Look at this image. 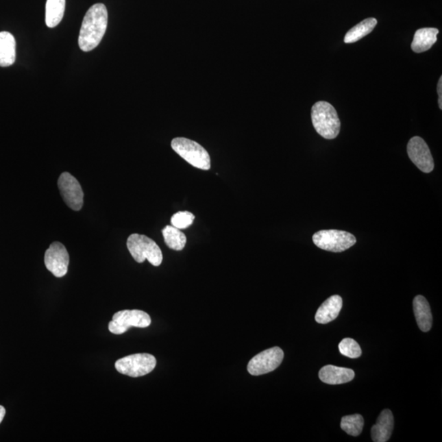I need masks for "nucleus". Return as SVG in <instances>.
Wrapping results in <instances>:
<instances>
[{
  "label": "nucleus",
  "mask_w": 442,
  "mask_h": 442,
  "mask_svg": "<svg viewBox=\"0 0 442 442\" xmlns=\"http://www.w3.org/2000/svg\"><path fill=\"white\" fill-rule=\"evenodd\" d=\"M195 217L189 212H179L173 214L171 217V225L179 230L187 229L191 226Z\"/></svg>",
  "instance_id": "obj_23"
},
{
  "label": "nucleus",
  "mask_w": 442,
  "mask_h": 442,
  "mask_svg": "<svg viewBox=\"0 0 442 442\" xmlns=\"http://www.w3.org/2000/svg\"><path fill=\"white\" fill-rule=\"evenodd\" d=\"M437 93H439V108L441 110L442 109V77H440L439 85H437Z\"/></svg>",
  "instance_id": "obj_24"
},
{
  "label": "nucleus",
  "mask_w": 442,
  "mask_h": 442,
  "mask_svg": "<svg viewBox=\"0 0 442 442\" xmlns=\"http://www.w3.org/2000/svg\"><path fill=\"white\" fill-rule=\"evenodd\" d=\"M164 240L171 249L175 251L183 250L186 245V236L181 230L175 228L173 225H167L162 230Z\"/></svg>",
  "instance_id": "obj_20"
},
{
  "label": "nucleus",
  "mask_w": 442,
  "mask_h": 442,
  "mask_svg": "<svg viewBox=\"0 0 442 442\" xmlns=\"http://www.w3.org/2000/svg\"><path fill=\"white\" fill-rule=\"evenodd\" d=\"M5 414H6L5 408H4L2 406H0V423H2V421L4 418V416H5Z\"/></svg>",
  "instance_id": "obj_25"
},
{
  "label": "nucleus",
  "mask_w": 442,
  "mask_h": 442,
  "mask_svg": "<svg viewBox=\"0 0 442 442\" xmlns=\"http://www.w3.org/2000/svg\"><path fill=\"white\" fill-rule=\"evenodd\" d=\"M171 147L177 154L193 167L204 171L210 170V155L208 151L197 142L186 138H175L171 142Z\"/></svg>",
  "instance_id": "obj_4"
},
{
  "label": "nucleus",
  "mask_w": 442,
  "mask_h": 442,
  "mask_svg": "<svg viewBox=\"0 0 442 442\" xmlns=\"http://www.w3.org/2000/svg\"><path fill=\"white\" fill-rule=\"evenodd\" d=\"M311 120L319 136L334 140L339 136L341 121L336 109L328 102L319 101L311 109Z\"/></svg>",
  "instance_id": "obj_2"
},
{
  "label": "nucleus",
  "mask_w": 442,
  "mask_h": 442,
  "mask_svg": "<svg viewBox=\"0 0 442 442\" xmlns=\"http://www.w3.org/2000/svg\"><path fill=\"white\" fill-rule=\"evenodd\" d=\"M364 418L360 415L344 416L341 422V428L347 434L357 437L360 434L364 428Z\"/></svg>",
  "instance_id": "obj_21"
},
{
  "label": "nucleus",
  "mask_w": 442,
  "mask_h": 442,
  "mask_svg": "<svg viewBox=\"0 0 442 442\" xmlns=\"http://www.w3.org/2000/svg\"><path fill=\"white\" fill-rule=\"evenodd\" d=\"M127 248L134 260L138 263L145 260L154 267H159L163 260L161 248L153 239L145 235L133 234L127 239Z\"/></svg>",
  "instance_id": "obj_3"
},
{
  "label": "nucleus",
  "mask_w": 442,
  "mask_h": 442,
  "mask_svg": "<svg viewBox=\"0 0 442 442\" xmlns=\"http://www.w3.org/2000/svg\"><path fill=\"white\" fill-rule=\"evenodd\" d=\"M407 153L411 162L424 173L434 169V162L426 142L419 136L413 137L407 145Z\"/></svg>",
  "instance_id": "obj_11"
},
{
  "label": "nucleus",
  "mask_w": 442,
  "mask_h": 442,
  "mask_svg": "<svg viewBox=\"0 0 442 442\" xmlns=\"http://www.w3.org/2000/svg\"><path fill=\"white\" fill-rule=\"evenodd\" d=\"M108 10L103 3H96L86 12L79 36V46L84 52L91 51L100 44L107 31Z\"/></svg>",
  "instance_id": "obj_1"
},
{
  "label": "nucleus",
  "mask_w": 442,
  "mask_h": 442,
  "mask_svg": "<svg viewBox=\"0 0 442 442\" xmlns=\"http://www.w3.org/2000/svg\"><path fill=\"white\" fill-rule=\"evenodd\" d=\"M313 242L321 249L332 252H343L355 245L356 238L346 231L321 230L313 235Z\"/></svg>",
  "instance_id": "obj_5"
},
{
  "label": "nucleus",
  "mask_w": 442,
  "mask_h": 442,
  "mask_svg": "<svg viewBox=\"0 0 442 442\" xmlns=\"http://www.w3.org/2000/svg\"><path fill=\"white\" fill-rule=\"evenodd\" d=\"M16 60V40L11 33L0 32V66L7 67Z\"/></svg>",
  "instance_id": "obj_17"
},
{
  "label": "nucleus",
  "mask_w": 442,
  "mask_h": 442,
  "mask_svg": "<svg viewBox=\"0 0 442 442\" xmlns=\"http://www.w3.org/2000/svg\"><path fill=\"white\" fill-rule=\"evenodd\" d=\"M61 196L67 206L78 212L84 205V192L78 180L69 172H64L58 181Z\"/></svg>",
  "instance_id": "obj_9"
},
{
  "label": "nucleus",
  "mask_w": 442,
  "mask_h": 442,
  "mask_svg": "<svg viewBox=\"0 0 442 442\" xmlns=\"http://www.w3.org/2000/svg\"><path fill=\"white\" fill-rule=\"evenodd\" d=\"M157 365V360L150 354H134L121 358L116 362L115 367L118 372L124 376L138 378L151 373Z\"/></svg>",
  "instance_id": "obj_6"
},
{
  "label": "nucleus",
  "mask_w": 442,
  "mask_h": 442,
  "mask_svg": "<svg viewBox=\"0 0 442 442\" xmlns=\"http://www.w3.org/2000/svg\"><path fill=\"white\" fill-rule=\"evenodd\" d=\"M70 256L62 243L54 242L45 255V264L48 271L57 278L64 277L69 271Z\"/></svg>",
  "instance_id": "obj_10"
},
{
  "label": "nucleus",
  "mask_w": 442,
  "mask_h": 442,
  "mask_svg": "<svg viewBox=\"0 0 442 442\" xmlns=\"http://www.w3.org/2000/svg\"><path fill=\"white\" fill-rule=\"evenodd\" d=\"M149 314L140 310H125L118 311L113 315L112 321L109 323V331L114 334H123L130 328H147L151 324Z\"/></svg>",
  "instance_id": "obj_7"
},
{
  "label": "nucleus",
  "mask_w": 442,
  "mask_h": 442,
  "mask_svg": "<svg viewBox=\"0 0 442 442\" xmlns=\"http://www.w3.org/2000/svg\"><path fill=\"white\" fill-rule=\"evenodd\" d=\"M319 377L327 384L339 385L353 380L355 378V372L351 369L326 365L319 370Z\"/></svg>",
  "instance_id": "obj_12"
},
{
  "label": "nucleus",
  "mask_w": 442,
  "mask_h": 442,
  "mask_svg": "<svg viewBox=\"0 0 442 442\" xmlns=\"http://www.w3.org/2000/svg\"><path fill=\"white\" fill-rule=\"evenodd\" d=\"M284 353L280 347L267 349L256 355L247 365V371L251 376H259L271 373L281 365Z\"/></svg>",
  "instance_id": "obj_8"
},
{
  "label": "nucleus",
  "mask_w": 442,
  "mask_h": 442,
  "mask_svg": "<svg viewBox=\"0 0 442 442\" xmlns=\"http://www.w3.org/2000/svg\"><path fill=\"white\" fill-rule=\"evenodd\" d=\"M394 428V418L390 410H382L377 422L371 429V437L374 442L389 441Z\"/></svg>",
  "instance_id": "obj_13"
},
{
  "label": "nucleus",
  "mask_w": 442,
  "mask_h": 442,
  "mask_svg": "<svg viewBox=\"0 0 442 442\" xmlns=\"http://www.w3.org/2000/svg\"><path fill=\"white\" fill-rule=\"evenodd\" d=\"M66 0H47L45 7V23L49 28L58 26L64 16Z\"/></svg>",
  "instance_id": "obj_18"
},
{
  "label": "nucleus",
  "mask_w": 442,
  "mask_h": 442,
  "mask_svg": "<svg viewBox=\"0 0 442 442\" xmlns=\"http://www.w3.org/2000/svg\"><path fill=\"white\" fill-rule=\"evenodd\" d=\"M378 22L376 19L370 18L362 21L361 23L357 24L346 34L344 38V42L346 44L355 43L358 40L362 39L365 36L369 35L376 28Z\"/></svg>",
  "instance_id": "obj_19"
},
{
  "label": "nucleus",
  "mask_w": 442,
  "mask_h": 442,
  "mask_svg": "<svg viewBox=\"0 0 442 442\" xmlns=\"http://www.w3.org/2000/svg\"><path fill=\"white\" fill-rule=\"evenodd\" d=\"M343 307V298L339 295L328 298L323 304L319 306L317 315H315V321L319 323L326 324L330 323L339 317L341 310Z\"/></svg>",
  "instance_id": "obj_14"
},
{
  "label": "nucleus",
  "mask_w": 442,
  "mask_h": 442,
  "mask_svg": "<svg viewBox=\"0 0 442 442\" xmlns=\"http://www.w3.org/2000/svg\"><path fill=\"white\" fill-rule=\"evenodd\" d=\"M417 323L421 330L428 332L432 326V315L430 306L426 298L421 295L416 296L413 302Z\"/></svg>",
  "instance_id": "obj_15"
},
{
  "label": "nucleus",
  "mask_w": 442,
  "mask_h": 442,
  "mask_svg": "<svg viewBox=\"0 0 442 442\" xmlns=\"http://www.w3.org/2000/svg\"><path fill=\"white\" fill-rule=\"evenodd\" d=\"M339 348L342 355L351 358V359H356L362 354L360 345L352 339L347 338L341 341Z\"/></svg>",
  "instance_id": "obj_22"
},
{
  "label": "nucleus",
  "mask_w": 442,
  "mask_h": 442,
  "mask_svg": "<svg viewBox=\"0 0 442 442\" xmlns=\"http://www.w3.org/2000/svg\"><path fill=\"white\" fill-rule=\"evenodd\" d=\"M439 31L436 28H422L415 34L411 49L415 53H423L430 49L437 40Z\"/></svg>",
  "instance_id": "obj_16"
}]
</instances>
